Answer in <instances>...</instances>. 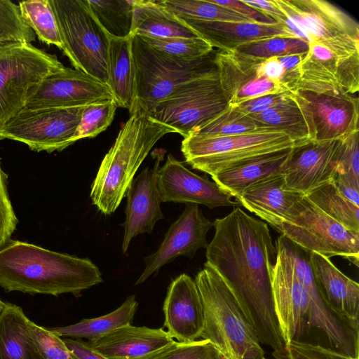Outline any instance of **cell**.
Masks as SVG:
<instances>
[{
  "instance_id": "obj_37",
  "label": "cell",
  "mask_w": 359,
  "mask_h": 359,
  "mask_svg": "<svg viewBox=\"0 0 359 359\" xmlns=\"http://www.w3.org/2000/svg\"><path fill=\"white\" fill-rule=\"evenodd\" d=\"M309 42L298 36H276L243 44L233 50L255 60L281 57L290 55H305Z\"/></svg>"
},
{
  "instance_id": "obj_13",
  "label": "cell",
  "mask_w": 359,
  "mask_h": 359,
  "mask_svg": "<svg viewBox=\"0 0 359 359\" xmlns=\"http://www.w3.org/2000/svg\"><path fill=\"white\" fill-rule=\"evenodd\" d=\"M83 107L22 109L0 127V139L22 142L36 151H62L74 144Z\"/></svg>"
},
{
  "instance_id": "obj_30",
  "label": "cell",
  "mask_w": 359,
  "mask_h": 359,
  "mask_svg": "<svg viewBox=\"0 0 359 359\" xmlns=\"http://www.w3.org/2000/svg\"><path fill=\"white\" fill-rule=\"evenodd\" d=\"M22 309L5 303L0 311V359H45Z\"/></svg>"
},
{
  "instance_id": "obj_27",
  "label": "cell",
  "mask_w": 359,
  "mask_h": 359,
  "mask_svg": "<svg viewBox=\"0 0 359 359\" xmlns=\"http://www.w3.org/2000/svg\"><path fill=\"white\" fill-rule=\"evenodd\" d=\"M304 196L287 189L283 175L278 174L249 187L237 202L278 230L291 208Z\"/></svg>"
},
{
  "instance_id": "obj_38",
  "label": "cell",
  "mask_w": 359,
  "mask_h": 359,
  "mask_svg": "<svg viewBox=\"0 0 359 359\" xmlns=\"http://www.w3.org/2000/svg\"><path fill=\"white\" fill-rule=\"evenodd\" d=\"M158 2L180 18L221 22H255L228 8L215 4L210 0H162Z\"/></svg>"
},
{
  "instance_id": "obj_36",
  "label": "cell",
  "mask_w": 359,
  "mask_h": 359,
  "mask_svg": "<svg viewBox=\"0 0 359 359\" xmlns=\"http://www.w3.org/2000/svg\"><path fill=\"white\" fill-rule=\"evenodd\" d=\"M94 16L109 37L131 34L135 0H88Z\"/></svg>"
},
{
  "instance_id": "obj_9",
  "label": "cell",
  "mask_w": 359,
  "mask_h": 359,
  "mask_svg": "<svg viewBox=\"0 0 359 359\" xmlns=\"http://www.w3.org/2000/svg\"><path fill=\"white\" fill-rule=\"evenodd\" d=\"M65 66L32 43L0 45V127L25 107L32 90Z\"/></svg>"
},
{
  "instance_id": "obj_31",
  "label": "cell",
  "mask_w": 359,
  "mask_h": 359,
  "mask_svg": "<svg viewBox=\"0 0 359 359\" xmlns=\"http://www.w3.org/2000/svg\"><path fill=\"white\" fill-rule=\"evenodd\" d=\"M131 34L158 38H194L198 36L158 1L135 0Z\"/></svg>"
},
{
  "instance_id": "obj_43",
  "label": "cell",
  "mask_w": 359,
  "mask_h": 359,
  "mask_svg": "<svg viewBox=\"0 0 359 359\" xmlns=\"http://www.w3.org/2000/svg\"><path fill=\"white\" fill-rule=\"evenodd\" d=\"M149 359H224L209 340L174 341Z\"/></svg>"
},
{
  "instance_id": "obj_47",
  "label": "cell",
  "mask_w": 359,
  "mask_h": 359,
  "mask_svg": "<svg viewBox=\"0 0 359 359\" xmlns=\"http://www.w3.org/2000/svg\"><path fill=\"white\" fill-rule=\"evenodd\" d=\"M6 180L0 163V249L10 241L18 221L8 197Z\"/></svg>"
},
{
  "instance_id": "obj_8",
  "label": "cell",
  "mask_w": 359,
  "mask_h": 359,
  "mask_svg": "<svg viewBox=\"0 0 359 359\" xmlns=\"http://www.w3.org/2000/svg\"><path fill=\"white\" fill-rule=\"evenodd\" d=\"M276 251L288 262L306 290L311 304V326L325 341V347L359 359V323L339 316L325 304L319 292L308 250L283 235L276 242Z\"/></svg>"
},
{
  "instance_id": "obj_28",
  "label": "cell",
  "mask_w": 359,
  "mask_h": 359,
  "mask_svg": "<svg viewBox=\"0 0 359 359\" xmlns=\"http://www.w3.org/2000/svg\"><path fill=\"white\" fill-rule=\"evenodd\" d=\"M292 149L245 161L215 173L211 176L212 179L224 191L237 200L246 189L255 183L281 174Z\"/></svg>"
},
{
  "instance_id": "obj_3",
  "label": "cell",
  "mask_w": 359,
  "mask_h": 359,
  "mask_svg": "<svg viewBox=\"0 0 359 359\" xmlns=\"http://www.w3.org/2000/svg\"><path fill=\"white\" fill-rule=\"evenodd\" d=\"M130 117L104 156L91 185L90 198L103 214L114 213L151 149L173 131L135 104Z\"/></svg>"
},
{
  "instance_id": "obj_44",
  "label": "cell",
  "mask_w": 359,
  "mask_h": 359,
  "mask_svg": "<svg viewBox=\"0 0 359 359\" xmlns=\"http://www.w3.org/2000/svg\"><path fill=\"white\" fill-rule=\"evenodd\" d=\"M30 327L35 341L45 359H79L63 340L48 328L32 321Z\"/></svg>"
},
{
  "instance_id": "obj_26",
  "label": "cell",
  "mask_w": 359,
  "mask_h": 359,
  "mask_svg": "<svg viewBox=\"0 0 359 359\" xmlns=\"http://www.w3.org/2000/svg\"><path fill=\"white\" fill-rule=\"evenodd\" d=\"M309 261L325 304L339 316L358 321V283L344 275L324 255L310 252Z\"/></svg>"
},
{
  "instance_id": "obj_17",
  "label": "cell",
  "mask_w": 359,
  "mask_h": 359,
  "mask_svg": "<svg viewBox=\"0 0 359 359\" xmlns=\"http://www.w3.org/2000/svg\"><path fill=\"white\" fill-rule=\"evenodd\" d=\"M299 72L300 78L293 91L337 92L353 95L359 90V53L340 58L327 46L309 41Z\"/></svg>"
},
{
  "instance_id": "obj_4",
  "label": "cell",
  "mask_w": 359,
  "mask_h": 359,
  "mask_svg": "<svg viewBox=\"0 0 359 359\" xmlns=\"http://www.w3.org/2000/svg\"><path fill=\"white\" fill-rule=\"evenodd\" d=\"M204 309L201 336L224 359H266L257 334L219 274L205 262L195 278Z\"/></svg>"
},
{
  "instance_id": "obj_19",
  "label": "cell",
  "mask_w": 359,
  "mask_h": 359,
  "mask_svg": "<svg viewBox=\"0 0 359 359\" xmlns=\"http://www.w3.org/2000/svg\"><path fill=\"white\" fill-rule=\"evenodd\" d=\"M165 150L156 149L151 153L154 163L146 167L130 184L126 193V219L121 249L126 253L132 239L140 233H151L156 223L164 218L162 202L157 183L160 164Z\"/></svg>"
},
{
  "instance_id": "obj_51",
  "label": "cell",
  "mask_w": 359,
  "mask_h": 359,
  "mask_svg": "<svg viewBox=\"0 0 359 359\" xmlns=\"http://www.w3.org/2000/svg\"><path fill=\"white\" fill-rule=\"evenodd\" d=\"M243 1L250 6L258 10L263 14L272 18L275 22L287 27L292 31V24L290 21L281 11V9L276 5L274 0Z\"/></svg>"
},
{
  "instance_id": "obj_54",
  "label": "cell",
  "mask_w": 359,
  "mask_h": 359,
  "mask_svg": "<svg viewBox=\"0 0 359 359\" xmlns=\"http://www.w3.org/2000/svg\"><path fill=\"white\" fill-rule=\"evenodd\" d=\"M5 303L3 302L1 299H0V311H1V309H3Z\"/></svg>"
},
{
  "instance_id": "obj_33",
  "label": "cell",
  "mask_w": 359,
  "mask_h": 359,
  "mask_svg": "<svg viewBox=\"0 0 359 359\" xmlns=\"http://www.w3.org/2000/svg\"><path fill=\"white\" fill-rule=\"evenodd\" d=\"M262 128H272L287 133L297 146L311 141L304 115L292 96L258 114H250Z\"/></svg>"
},
{
  "instance_id": "obj_20",
  "label": "cell",
  "mask_w": 359,
  "mask_h": 359,
  "mask_svg": "<svg viewBox=\"0 0 359 359\" xmlns=\"http://www.w3.org/2000/svg\"><path fill=\"white\" fill-rule=\"evenodd\" d=\"M340 143L341 139L294 146L281 172L286 188L306 196L331 181L337 171Z\"/></svg>"
},
{
  "instance_id": "obj_16",
  "label": "cell",
  "mask_w": 359,
  "mask_h": 359,
  "mask_svg": "<svg viewBox=\"0 0 359 359\" xmlns=\"http://www.w3.org/2000/svg\"><path fill=\"white\" fill-rule=\"evenodd\" d=\"M275 311L285 345L291 341L307 343L312 331L308 292L285 258L277 252L272 276Z\"/></svg>"
},
{
  "instance_id": "obj_34",
  "label": "cell",
  "mask_w": 359,
  "mask_h": 359,
  "mask_svg": "<svg viewBox=\"0 0 359 359\" xmlns=\"http://www.w3.org/2000/svg\"><path fill=\"white\" fill-rule=\"evenodd\" d=\"M306 196L346 229L359 233V207L344 198L332 180L311 191Z\"/></svg>"
},
{
  "instance_id": "obj_21",
  "label": "cell",
  "mask_w": 359,
  "mask_h": 359,
  "mask_svg": "<svg viewBox=\"0 0 359 359\" xmlns=\"http://www.w3.org/2000/svg\"><path fill=\"white\" fill-rule=\"evenodd\" d=\"M157 183L162 202L201 204L210 209L240 205L214 181L191 172L170 154L158 169Z\"/></svg>"
},
{
  "instance_id": "obj_46",
  "label": "cell",
  "mask_w": 359,
  "mask_h": 359,
  "mask_svg": "<svg viewBox=\"0 0 359 359\" xmlns=\"http://www.w3.org/2000/svg\"><path fill=\"white\" fill-rule=\"evenodd\" d=\"M273 359H353L322 346L291 341L285 345V353Z\"/></svg>"
},
{
  "instance_id": "obj_2",
  "label": "cell",
  "mask_w": 359,
  "mask_h": 359,
  "mask_svg": "<svg viewBox=\"0 0 359 359\" xmlns=\"http://www.w3.org/2000/svg\"><path fill=\"white\" fill-rule=\"evenodd\" d=\"M103 281L89 259L9 241L0 249V286L8 292L57 296L81 292Z\"/></svg>"
},
{
  "instance_id": "obj_22",
  "label": "cell",
  "mask_w": 359,
  "mask_h": 359,
  "mask_svg": "<svg viewBox=\"0 0 359 359\" xmlns=\"http://www.w3.org/2000/svg\"><path fill=\"white\" fill-rule=\"evenodd\" d=\"M164 326L172 339L189 343L198 340L205 325L204 309L195 283L182 273L170 284L163 302Z\"/></svg>"
},
{
  "instance_id": "obj_49",
  "label": "cell",
  "mask_w": 359,
  "mask_h": 359,
  "mask_svg": "<svg viewBox=\"0 0 359 359\" xmlns=\"http://www.w3.org/2000/svg\"><path fill=\"white\" fill-rule=\"evenodd\" d=\"M332 182L344 198L359 207V180L346 174L336 172Z\"/></svg>"
},
{
  "instance_id": "obj_7",
  "label": "cell",
  "mask_w": 359,
  "mask_h": 359,
  "mask_svg": "<svg viewBox=\"0 0 359 359\" xmlns=\"http://www.w3.org/2000/svg\"><path fill=\"white\" fill-rule=\"evenodd\" d=\"M135 102L147 113L177 88L217 72L213 51L193 62L173 60L133 36Z\"/></svg>"
},
{
  "instance_id": "obj_24",
  "label": "cell",
  "mask_w": 359,
  "mask_h": 359,
  "mask_svg": "<svg viewBox=\"0 0 359 359\" xmlns=\"http://www.w3.org/2000/svg\"><path fill=\"white\" fill-rule=\"evenodd\" d=\"M180 19L212 48L222 51H233L243 44L272 36L295 35L290 28L278 22L265 24Z\"/></svg>"
},
{
  "instance_id": "obj_15",
  "label": "cell",
  "mask_w": 359,
  "mask_h": 359,
  "mask_svg": "<svg viewBox=\"0 0 359 359\" xmlns=\"http://www.w3.org/2000/svg\"><path fill=\"white\" fill-rule=\"evenodd\" d=\"M114 100L107 86L76 69L64 67L31 91L22 109L72 108Z\"/></svg>"
},
{
  "instance_id": "obj_6",
  "label": "cell",
  "mask_w": 359,
  "mask_h": 359,
  "mask_svg": "<svg viewBox=\"0 0 359 359\" xmlns=\"http://www.w3.org/2000/svg\"><path fill=\"white\" fill-rule=\"evenodd\" d=\"M63 43L74 69L106 84L110 37L92 13L88 0H50Z\"/></svg>"
},
{
  "instance_id": "obj_29",
  "label": "cell",
  "mask_w": 359,
  "mask_h": 359,
  "mask_svg": "<svg viewBox=\"0 0 359 359\" xmlns=\"http://www.w3.org/2000/svg\"><path fill=\"white\" fill-rule=\"evenodd\" d=\"M132 34L124 38L110 37L107 81L117 107L130 111L135 102V69L132 53Z\"/></svg>"
},
{
  "instance_id": "obj_39",
  "label": "cell",
  "mask_w": 359,
  "mask_h": 359,
  "mask_svg": "<svg viewBox=\"0 0 359 359\" xmlns=\"http://www.w3.org/2000/svg\"><path fill=\"white\" fill-rule=\"evenodd\" d=\"M262 129L253 118L238 104H229L220 113L191 134L207 136H229ZM191 135V134H190Z\"/></svg>"
},
{
  "instance_id": "obj_25",
  "label": "cell",
  "mask_w": 359,
  "mask_h": 359,
  "mask_svg": "<svg viewBox=\"0 0 359 359\" xmlns=\"http://www.w3.org/2000/svg\"><path fill=\"white\" fill-rule=\"evenodd\" d=\"M174 341L163 328L128 325L89 342L108 359H149Z\"/></svg>"
},
{
  "instance_id": "obj_42",
  "label": "cell",
  "mask_w": 359,
  "mask_h": 359,
  "mask_svg": "<svg viewBox=\"0 0 359 359\" xmlns=\"http://www.w3.org/2000/svg\"><path fill=\"white\" fill-rule=\"evenodd\" d=\"M36 35L22 17L18 5L0 0V43H31Z\"/></svg>"
},
{
  "instance_id": "obj_55",
  "label": "cell",
  "mask_w": 359,
  "mask_h": 359,
  "mask_svg": "<svg viewBox=\"0 0 359 359\" xmlns=\"http://www.w3.org/2000/svg\"><path fill=\"white\" fill-rule=\"evenodd\" d=\"M4 43H0V45H1V44H4Z\"/></svg>"
},
{
  "instance_id": "obj_11",
  "label": "cell",
  "mask_w": 359,
  "mask_h": 359,
  "mask_svg": "<svg viewBox=\"0 0 359 359\" xmlns=\"http://www.w3.org/2000/svg\"><path fill=\"white\" fill-rule=\"evenodd\" d=\"M309 42L320 43L340 58L359 53V25L324 0H274Z\"/></svg>"
},
{
  "instance_id": "obj_1",
  "label": "cell",
  "mask_w": 359,
  "mask_h": 359,
  "mask_svg": "<svg viewBox=\"0 0 359 359\" xmlns=\"http://www.w3.org/2000/svg\"><path fill=\"white\" fill-rule=\"evenodd\" d=\"M206 247L207 263L229 287L259 341L283 355L285 344L275 311L272 276L277 251L266 222L239 207L214 221Z\"/></svg>"
},
{
  "instance_id": "obj_50",
  "label": "cell",
  "mask_w": 359,
  "mask_h": 359,
  "mask_svg": "<svg viewBox=\"0 0 359 359\" xmlns=\"http://www.w3.org/2000/svg\"><path fill=\"white\" fill-rule=\"evenodd\" d=\"M210 1L236 11L257 22L265 24L276 22L272 18L250 6L243 0H210Z\"/></svg>"
},
{
  "instance_id": "obj_40",
  "label": "cell",
  "mask_w": 359,
  "mask_h": 359,
  "mask_svg": "<svg viewBox=\"0 0 359 359\" xmlns=\"http://www.w3.org/2000/svg\"><path fill=\"white\" fill-rule=\"evenodd\" d=\"M143 41L168 57L181 62H193L213 51L205 40L194 38H158L138 36Z\"/></svg>"
},
{
  "instance_id": "obj_32",
  "label": "cell",
  "mask_w": 359,
  "mask_h": 359,
  "mask_svg": "<svg viewBox=\"0 0 359 359\" xmlns=\"http://www.w3.org/2000/svg\"><path fill=\"white\" fill-rule=\"evenodd\" d=\"M138 303L135 295L129 296L114 311L95 318L83 319L66 326L48 328L58 337L72 339H87L94 342L113 330L131 325Z\"/></svg>"
},
{
  "instance_id": "obj_23",
  "label": "cell",
  "mask_w": 359,
  "mask_h": 359,
  "mask_svg": "<svg viewBox=\"0 0 359 359\" xmlns=\"http://www.w3.org/2000/svg\"><path fill=\"white\" fill-rule=\"evenodd\" d=\"M214 63L228 104H238L266 94L290 92L280 83L262 76L257 69L256 60L235 51L215 52Z\"/></svg>"
},
{
  "instance_id": "obj_35",
  "label": "cell",
  "mask_w": 359,
  "mask_h": 359,
  "mask_svg": "<svg viewBox=\"0 0 359 359\" xmlns=\"http://www.w3.org/2000/svg\"><path fill=\"white\" fill-rule=\"evenodd\" d=\"M18 6L22 17L38 39L62 50L63 43L50 0L22 1Z\"/></svg>"
},
{
  "instance_id": "obj_45",
  "label": "cell",
  "mask_w": 359,
  "mask_h": 359,
  "mask_svg": "<svg viewBox=\"0 0 359 359\" xmlns=\"http://www.w3.org/2000/svg\"><path fill=\"white\" fill-rule=\"evenodd\" d=\"M359 130L341 139L337 157L336 172L359 180Z\"/></svg>"
},
{
  "instance_id": "obj_52",
  "label": "cell",
  "mask_w": 359,
  "mask_h": 359,
  "mask_svg": "<svg viewBox=\"0 0 359 359\" xmlns=\"http://www.w3.org/2000/svg\"><path fill=\"white\" fill-rule=\"evenodd\" d=\"M256 67L258 72L262 76L271 81L278 82L283 86L285 70L278 57L256 60Z\"/></svg>"
},
{
  "instance_id": "obj_12",
  "label": "cell",
  "mask_w": 359,
  "mask_h": 359,
  "mask_svg": "<svg viewBox=\"0 0 359 359\" xmlns=\"http://www.w3.org/2000/svg\"><path fill=\"white\" fill-rule=\"evenodd\" d=\"M228 104L215 72L181 85L147 114L185 138Z\"/></svg>"
},
{
  "instance_id": "obj_14",
  "label": "cell",
  "mask_w": 359,
  "mask_h": 359,
  "mask_svg": "<svg viewBox=\"0 0 359 359\" xmlns=\"http://www.w3.org/2000/svg\"><path fill=\"white\" fill-rule=\"evenodd\" d=\"M306 118L311 141L342 139L359 130L357 96L337 92H291Z\"/></svg>"
},
{
  "instance_id": "obj_5",
  "label": "cell",
  "mask_w": 359,
  "mask_h": 359,
  "mask_svg": "<svg viewBox=\"0 0 359 359\" xmlns=\"http://www.w3.org/2000/svg\"><path fill=\"white\" fill-rule=\"evenodd\" d=\"M294 145L285 132L262 128L229 136L191 134L182 140L181 151L193 169L212 176L252 158L292 149Z\"/></svg>"
},
{
  "instance_id": "obj_41",
  "label": "cell",
  "mask_w": 359,
  "mask_h": 359,
  "mask_svg": "<svg viewBox=\"0 0 359 359\" xmlns=\"http://www.w3.org/2000/svg\"><path fill=\"white\" fill-rule=\"evenodd\" d=\"M117 105L114 100H104L84 106L73 143L86 137H95L111 123Z\"/></svg>"
},
{
  "instance_id": "obj_48",
  "label": "cell",
  "mask_w": 359,
  "mask_h": 359,
  "mask_svg": "<svg viewBox=\"0 0 359 359\" xmlns=\"http://www.w3.org/2000/svg\"><path fill=\"white\" fill-rule=\"evenodd\" d=\"M290 92L266 94L259 96L238 105L248 114H258L278 104L290 95Z\"/></svg>"
},
{
  "instance_id": "obj_53",
  "label": "cell",
  "mask_w": 359,
  "mask_h": 359,
  "mask_svg": "<svg viewBox=\"0 0 359 359\" xmlns=\"http://www.w3.org/2000/svg\"><path fill=\"white\" fill-rule=\"evenodd\" d=\"M62 340L79 359H108L94 349L89 341L72 338H65Z\"/></svg>"
},
{
  "instance_id": "obj_18",
  "label": "cell",
  "mask_w": 359,
  "mask_h": 359,
  "mask_svg": "<svg viewBox=\"0 0 359 359\" xmlns=\"http://www.w3.org/2000/svg\"><path fill=\"white\" fill-rule=\"evenodd\" d=\"M214 226V222L207 219L198 204L185 203V208L165 233L157 250L144 257L145 268L135 283L144 282L161 267L180 256L192 259L200 248H206V235Z\"/></svg>"
},
{
  "instance_id": "obj_10",
  "label": "cell",
  "mask_w": 359,
  "mask_h": 359,
  "mask_svg": "<svg viewBox=\"0 0 359 359\" xmlns=\"http://www.w3.org/2000/svg\"><path fill=\"white\" fill-rule=\"evenodd\" d=\"M278 231L309 252L340 256L358 266L359 233L337 222L306 196L291 208Z\"/></svg>"
}]
</instances>
